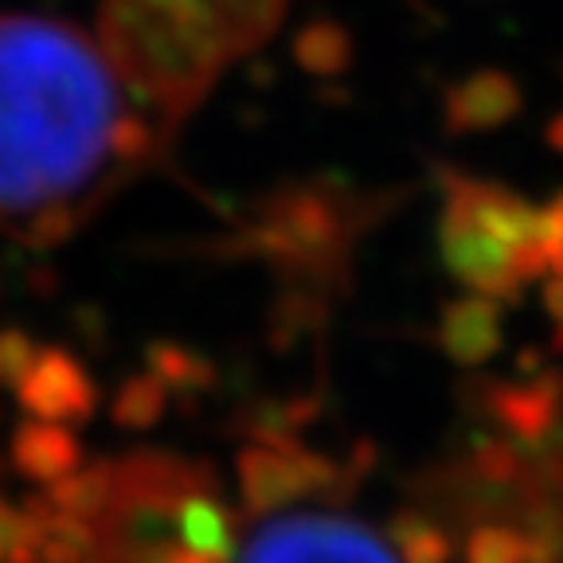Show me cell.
<instances>
[{
  "label": "cell",
  "instance_id": "obj_1",
  "mask_svg": "<svg viewBox=\"0 0 563 563\" xmlns=\"http://www.w3.org/2000/svg\"><path fill=\"white\" fill-rule=\"evenodd\" d=\"M137 106L82 27L0 16V223L63 228L82 216L157 145Z\"/></svg>",
  "mask_w": 563,
  "mask_h": 563
},
{
  "label": "cell",
  "instance_id": "obj_2",
  "mask_svg": "<svg viewBox=\"0 0 563 563\" xmlns=\"http://www.w3.org/2000/svg\"><path fill=\"white\" fill-rule=\"evenodd\" d=\"M278 20L282 0H102L95 40L130 95L173 130Z\"/></svg>",
  "mask_w": 563,
  "mask_h": 563
},
{
  "label": "cell",
  "instance_id": "obj_3",
  "mask_svg": "<svg viewBox=\"0 0 563 563\" xmlns=\"http://www.w3.org/2000/svg\"><path fill=\"white\" fill-rule=\"evenodd\" d=\"M239 563H396V555L349 517L294 512L266 525Z\"/></svg>",
  "mask_w": 563,
  "mask_h": 563
}]
</instances>
